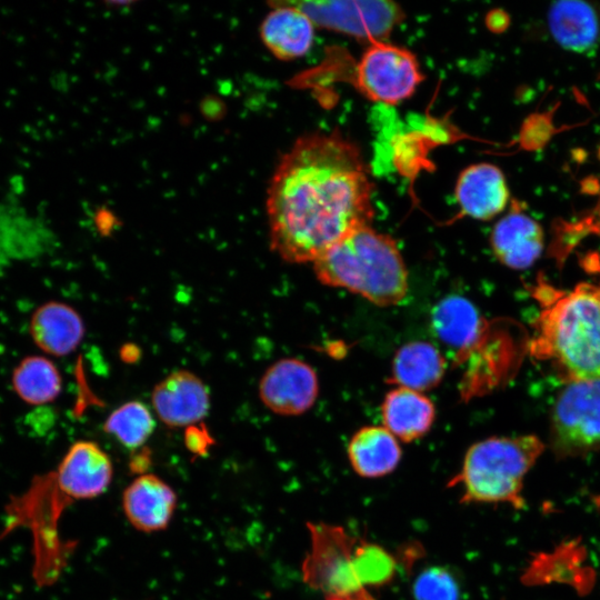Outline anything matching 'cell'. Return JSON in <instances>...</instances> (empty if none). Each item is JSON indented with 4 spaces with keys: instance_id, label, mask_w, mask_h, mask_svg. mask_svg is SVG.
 <instances>
[{
    "instance_id": "cell-1",
    "label": "cell",
    "mask_w": 600,
    "mask_h": 600,
    "mask_svg": "<svg viewBox=\"0 0 600 600\" xmlns=\"http://www.w3.org/2000/svg\"><path fill=\"white\" fill-rule=\"evenodd\" d=\"M372 191L357 144L333 131L300 137L268 187L271 250L290 263H312L351 232L371 226Z\"/></svg>"
},
{
    "instance_id": "cell-2",
    "label": "cell",
    "mask_w": 600,
    "mask_h": 600,
    "mask_svg": "<svg viewBox=\"0 0 600 600\" xmlns=\"http://www.w3.org/2000/svg\"><path fill=\"white\" fill-rule=\"evenodd\" d=\"M112 477L102 460L82 449H68L56 470L34 476L29 487L7 503L0 540L18 528L32 538V577L37 586L54 583L67 566L73 543H66L59 521L66 508L93 499L108 489Z\"/></svg>"
},
{
    "instance_id": "cell-3",
    "label": "cell",
    "mask_w": 600,
    "mask_h": 600,
    "mask_svg": "<svg viewBox=\"0 0 600 600\" xmlns=\"http://www.w3.org/2000/svg\"><path fill=\"white\" fill-rule=\"evenodd\" d=\"M318 280L343 288L379 307L401 302L408 292V271L389 234L362 227L312 262Z\"/></svg>"
},
{
    "instance_id": "cell-4",
    "label": "cell",
    "mask_w": 600,
    "mask_h": 600,
    "mask_svg": "<svg viewBox=\"0 0 600 600\" xmlns=\"http://www.w3.org/2000/svg\"><path fill=\"white\" fill-rule=\"evenodd\" d=\"M536 436L491 437L472 444L448 482L463 503H510L522 508L523 480L543 451Z\"/></svg>"
},
{
    "instance_id": "cell-5",
    "label": "cell",
    "mask_w": 600,
    "mask_h": 600,
    "mask_svg": "<svg viewBox=\"0 0 600 600\" xmlns=\"http://www.w3.org/2000/svg\"><path fill=\"white\" fill-rule=\"evenodd\" d=\"M540 350L571 382L600 379V290L580 284L546 310Z\"/></svg>"
},
{
    "instance_id": "cell-6",
    "label": "cell",
    "mask_w": 600,
    "mask_h": 600,
    "mask_svg": "<svg viewBox=\"0 0 600 600\" xmlns=\"http://www.w3.org/2000/svg\"><path fill=\"white\" fill-rule=\"evenodd\" d=\"M311 551L303 563L307 583L331 599H357L366 591L354 567L357 540L342 528L310 524Z\"/></svg>"
},
{
    "instance_id": "cell-7",
    "label": "cell",
    "mask_w": 600,
    "mask_h": 600,
    "mask_svg": "<svg viewBox=\"0 0 600 600\" xmlns=\"http://www.w3.org/2000/svg\"><path fill=\"white\" fill-rule=\"evenodd\" d=\"M354 80L368 99L397 104L413 94L423 76L411 51L381 40L371 42L362 53Z\"/></svg>"
},
{
    "instance_id": "cell-8",
    "label": "cell",
    "mask_w": 600,
    "mask_h": 600,
    "mask_svg": "<svg viewBox=\"0 0 600 600\" xmlns=\"http://www.w3.org/2000/svg\"><path fill=\"white\" fill-rule=\"evenodd\" d=\"M552 442L563 454L600 446V379L571 382L559 396L551 418Z\"/></svg>"
},
{
    "instance_id": "cell-9",
    "label": "cell",
    "mask_w": 600,
    "mask_h": 600,
    "mask_svg": "<svg viewBox=\"0 0 600 600\" xmlns=\"http://www.w3.org/2000/svg\"><path fill=\"white\" fill-rule=\"evenodd\" d=\"M314 26L352 37L381 41L403 19L401 8L391 1H299L290 2Z\"/></svg>"
},
{
    "instance_id": "cell-10",
    "label": "cell",
    "mask_w": 600,
    "mask_h": 600,
    "mask_svg": "<svg viewBox=\"0 0 600 600\" xmlns=\"http://www.w3.org/2000/svg\"><path fill=\"white\" fill-rule=\"evenodd\" d=\"M319 383L311 366L296 358H283L272 363L259 382V397L272 412L299 416L317 400Z\"/></svg>"
},
{
    "instance_id": "cell-11",
    "label": "cell",
    "mask_w": 600,
    "mask_h": 600,
    "mask_svg": "<svg viewBox=\"0 0 600 600\" xmlns=\"http://www.w3.org/2000/svg\"><path fill=\"white\" fill-rule=\"evenodd\" d=\"M152 407L166 426L191 427L200 422L210 408L206 383L193 372L177 370L159 381L151 393Z\"/></svg>"
},
{
    "instance_id": "cell-12",
    "label": "cell",
    "mask_w": 600,
    "mask_h": 600,
    "mask_svg": "<svg viewBox=\"0 0 600 600\" xmlns=\"http://www.w3.org/2000/svg\"><path fill=\"white\" fill-rule=\"evenodd\" d=\"M177 506L174 490L152 473L138 476L123 491V512L137 530L154 532L170 523Z\"/></svg>"
},
{
    "instance_id": "cell-13",
    "label": "cell",
    "mask_w": 600,
    "mask_h": 600,
    "mask_svg": "<svg viewBox=\"0 0 600 600\" xmlns=\"http://www.w3.org/2000/svg\"><path fill=\"white\" fill-rule=\"evenodd\" d=\"M264 17L260 37L268 50L280 60L304 56L314 40V23L290 2H272Z\"/></svg>"
},
{
    "instance_id": "cell-14",
    "label": "cell",
    "mask_w": 600,
    "mask_h": 600,
    "mask_svg": "<svg viewBox=\"0 0 600 600\" xmlns=\"http://www.w3.org/2000/svg\"><path fill=\"white\" fill-rule=\"evenodd\" d=\"M29 332L41 351L64 357L78 348L86 329L81 316L71 306L61 301H48L33 311Z\"/></svg>"
},
{
    "instance_id": "cell-15",
    "label": "cell",
    "mask_w": 600,
    "mask_h": 600,
    "mask_svg": "<svg viewBox=\"0 0 600 600\" xmlns=\"http://www.w3.org/2000/svg\"><path fill=\"white\" fill-rule=\"evenodd\" d=\"M456 197L464 214L478 220H489L504 209L509 190L498 167L477 163L460 173Z\"/></svg>"
},
{
    "instance_id": "cell-16",
    "label": "cell",
    "mask_w": 600,
    "mask_h": 600,
    "mask_svg": "<svg viewBox=\"0 0 600 600\" xmlns=\"http://www.w3.org/2000/svg\"><path fill=\"white\" fill-rule=\"evenodd\" d=\"M491 246L502 264L512 269H526L542 251L543 232L531 217L512 210L494 226Z\"/></svg>"
},
{
    "instance_id": "cell-17",
    "label": "cell",
    "mask_w": 600,
    "mask_h": 600,
    "mask_svg": "<svg viewBox=\"0 0 600 600\" xmlns=\"http://www.w3.org/2000/svg\"><path fill=\"white\" fill-rule=\"evenodd\" d=\"M548 23L554 40L573 52H588L600 40V13L591 3L580 0L553 2Z\"/></svg>"
},
{
    "instance_id": "cell-18",
    "label": "cell",
    "mask_w": 600,
    "mask_h": 600,
    "mask_svg": "<svg viewBox=\"0 0 600 600\" xmlns=\"http://www.w3.org/2000/svg\"><path fill=\"white\" fill-rule=\"evenodd\" d=\"M381 416L383 427L397 439L411 442L431 429L436 408L422 392L396 387L384 396Z\"/></svg>"
},
{
    "instance_id": "cell-19",
    "label": "cell",
    "mask_w": 600,
    "mask_h": 600,
    "mask_svg": "<svg viewBox=\"0 0 600 600\" xmlns=\"http://www.w3.org/2000/svg\"><path fill=\"white\" fill-rule=\"evenodd\" d=\"M347 453L353 471L370 479L391 473L401 459L398 439L381 426L359 429L349 441Z\"/></svg>"
},
{
    "instance_id": "cell-20",
    "label": "cell",
    "mask_w": 600,
    "mask_h": 600,
    "mask_svg": "<svg viewBox=\"0 0 600 600\" xmlns=\"http://www.w3.org/2000/svg\"><path fill=\"white\" fill-rule=\"evenodd\" d=\"M444 369V358L437 347L427 341H411L396 351L389 381L423 393L440 383Z\"/></svg>"
},
{
    "instance_id": "cell-21",
    "label": "cell",
    "mask_w": 600,
    "mask_h": 600,
    "mask_svg": "<svg viewBox=\"0 0 600 600\" xmlns=\"http://www.w3.org/2000/svg\"><path fill=\"white\" fill-rule=\"evenodd\" d=\"M431 329L447 347L463 351L471 348L482 330L477 308L461 296H448L431 312Z\"/></svg>"
},
{
    "instance_id": "cell-22",
    "label": "cell",
    "mask_w": 600,
    "mask_h": 600,
    "mask_svg": "<svg viewBox=\"0 0 600 600\" xmlns=\"http://www.w3.org/2000/svg\"><path fill=\"white\" fill-rule=\"evenodd\" d=\"M11 383L17 396L32 406L54 401L62 389L60 371L43 356L23 358L12 371Z\"/></svg>"
},
{
    "instance_id": "cell-23",
    "label": "cell",
    "mask_w": 600,
    "mask_h": 600,
    "mask_svg": "<svg viewBox=\"0 0 600 600\" xmlns=\"http://www.w3.org/2000/svg\"><path fill=\"white\" fill-rule=\"evenodd\" d=\"M154 429V420L144 403L128 401L113 410L103 423L104 432L122 446L138 449L147 442Z\"/></svg>"
},
{
    "instance_id": "cell-24",
    "label": "cell",
    "mask_w": 600,
    "mask_h": 600,
    "mask_svg": "<svg viewBox=\"0 0 600 600\" xmlns=\"http://www.w3.org/2000/svg\"><path fill=\"white\" fill-rule=\"evenodd\" d=\"M354 567L361 584H381L393 574L394 562L388 552L380 547L358 542L354 554Z\"/></svg>"
},
{
    "instance_id": "cell-25",
    "label": "cell",
    "mask_w": 600,
    "mask_h": 600,
    "mask_svg": "<svg viewBox=\"0 0 600 600\" xmlns=\"http://www.w3.org/2000/svg\"><path fill=\"white\" fill-rule=\"evenodd\" d=\"M416 600H458L459 589L444 569L433 567L422 571L413 584Z\"/></svg>"
},
{
    "instance_id": "cell-26",
    "label": "cell",
    "mask_w": 600,
    "mask_h": 600,
    "mask_svg": "<svg viewBox=\"0 0 600 600\" xmlns=\"http://www.w3.org/2000/svg\"><path fill=\"white\" fill-rule=\"evenodd\" d=\"M552 127L547 114L530 117L523 124L520 141L526 149H537L542 147L549 139Z\"/></svg>"
},
{
    "instance_id": "cell-27",
    "label": "cell",
    "mask_w": 600,
    "mask_h": 600,
    "mask_svg": "<svg viewBox=\"0 0 600 600\" xmlns=\"http://www.w3.org/2000/svg\"><path fill=\"white\" fill-rule=\"evenodd\" d=\"M207 433L194 426L188 427L186 443L190 451L202 452L208 447Z\"/></svg>"
},
{
    "instance_id": "cell-28",
    "label": "cell",
    "mask_w": 600,
    "mask_h": 600,
    "mask_svg": "<svg viewBox=\"0 0 600 600\" xmlns=\"http://www.w3.org/2000/svg\"><path fill=\"white\" fill-rule=\"evenodd\" d=\"M488 23L494 31H502L509 24V17L503 11H493L488 18Z\"/></svg>"
},
{
    "instance_id": "cell-29",
    "label": "cell",
    "mask_w": 600,
    "mask_h": 600,
    "mask_svg": "<svg viewBox=\"0 0 600 600\" xmlns=\"http://www.w3.org/2000/svg\"><path fill=\"white\" fill-rule=\"evenodd\" d=\"M581 191L586 194H599L600 193V182L593 177H588L581 181Z\"/></svg>"
},
{
    "instance_id": "cell-30",
    "label": "cell",
    "mask_w": 600,
    "mask_h": 600,
    "mask_svg": "<svg viewBox=\"0 0 600 600\" xmlns=\"http://www.w3.org/2000/svg\"><path fill=\"white\" fill-rule=\"evenodd\" d=\"M599 157H600V149H599Z\"/></svg>"
}]
</instances>
